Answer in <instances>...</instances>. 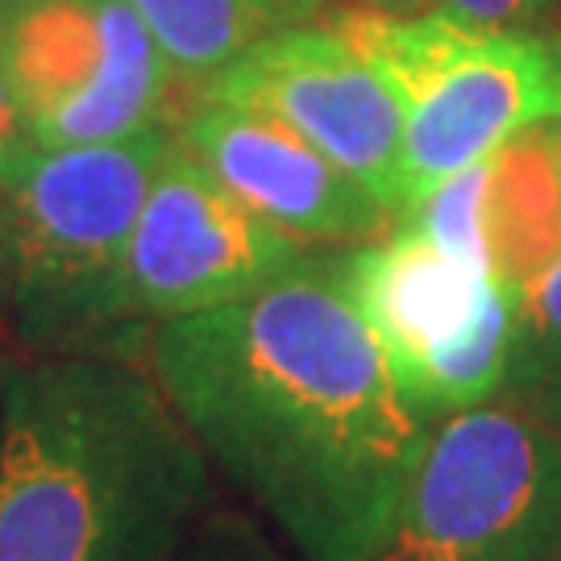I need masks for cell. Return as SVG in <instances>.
I'll return each instance as SVG.
<instances>
[{
  "label": "cell",
  "mask_w": 561,
  "mask_h": 561,
  "mask_svg": "<svg viewBox=\"0 0 561 561\" xmlns=\"http://www.w3.org/2000/svg\"><path fill=\"white\" fill-rule=\"evenodd\" d=\"M345 13H382V18H412L428 13V0H341Z\"/></svg>",
  "instance_id": "obj_19"
},
{
  "label": "cell",
  "mask_w": 561,
  "mask_h": 561,
  "mask_svg": "<svg viewBox=\"0 0 561 561\" xmlns=\"http://www.w3.org/2000/svg\"><path fill=\"white\" fill-rule=\"evenodd\" d=\"M18 337L13 329V254H9V229H4V201H0V345ZM4 358V354H0Z\"/></svg>",
  "instance_id": "obj_18"
},
{
  "label": "cell",
  "mask_w": 561,
  "mask_h": 561,
  "mask_svg": "<svg viewBox=\"0 0 561 561\" xmlns=\"http://www.w3.org/2000/svg\"><path fill=\"white\" fill-rule=\"evenodd\" d=\"M171 146V125L101 146H38L0 183L13 329L30 354L146 358L150 329L129 304V245Z\"/></svg>",
  "instance_id": "obj_3"
},
{
  "label": "cell",
  "mask_w": 561,
  "mask_h": 561,
  "mask_svg": "<svg viewBox=\"0 0 561 561\" xmlns=\"http://www.w3.org/2000/svg\"><path fill=\"white\" fill-rule=\"evenodd\" d=\"M213 461L129 358H0V561H175Z\"/></svg>",
  "instance_id": "obj_2"
},
{
  "label": "cell",
  "mask_w": 561,
  "mask_h": 561,
  "mask_svg": "<svg viewBox=\"0 0 561 561\" xmlns=\"http://www.w3.org/2000/svg\"><path fill=\"white\" fill-rule=\"evenodd\" d=\"M482 238L491 275L516 296L561 259V117L528 125L486 159Z\"/></svg>",
  "instance_id": "obj_11"
},
{
  "label": "cell",
  "mask_w": 561,
  "mask_h": 561,
  "mask_svg": "<svg viewBox=\"0 0 561 561\" xmlns=\"http://www.w3.org/2000/svg\"><path fill=\"white\" fill-rule=\"evenodd\" d=\"M375 561H561V433L507 403L437 421Z\"/></svg>",
  "instance_id": "obj_6"
},
{
  "label": "cell",
  "mask_w": 561,
  "mask_h": 561,
  "mask_svg": "<svg viewBox=\"0 0 561 561\" xmlns=\"http://www.w3.org/2000/svg\"><path fill=\"white\" fill-rule=\"evenodd\" d=\"M312 250L241 204L180 141L167 150L129 245V304L146 329L201 317L296 275Z\"/></svg>",
  "instance_id": "obj_9"
},
{
  "label": "cell",
  "mask_w": 561,
  "mask_h": 561,
  "mask_svg": "<svg viewBox=\"0 0 561 561\" xmlns=\"http://www.w3.org/2000/svg\"><path fill=\"white\" fill-rule=\"evenodd\" d=\"M159 42L171 76L204 83L259 42L317 25L329 0H129Z\"/></svg>",
  "instance_id": "obj_12"
},
{
  "label": "cell",
  "mask_w": 561,
  "mask_h": 561,
  "mask_svg": "<svg viewBox=\"0 0 561 561\" xmlns=\"http://www.w3.org/2000/svg\"><path fill=\"white\" fill-rule=\"evenodd\" d=\"M175 561H296L266 537L254 516L233 507H208Z\"/></svg>",
  "instance_id": "obj_15"
},
{
  "label": "cell",
  "mask_w": 561,
  "mask_h": 561,
  "mask_svg": "<svg viewBox=\"0 0 561 561\" xmlns=\"http://www.w3.org/2000/svg\"><path fill=\"white\" fill-rule=\"evenodd\" d=\"M549 0H428V13H442L461 25H486V30H520Z\"/></svg>",
  "instance_id": "obj_16"
},
{
  "label": "cell",
  "mask_w": 561,
  "mask_h": 561,
  "mask_svg": "<svg viewBox=\"0 0 561 561\" xmlns=\"http://www.w3.org/2000/svg\"><path fill=\"white\" fill-rule=\"evenodd\" d=\"M333 266L421 416L437 424L500 400L520 296L491 271L449 259L412 221L333 254Z\"/></svg>",
  "instance_id": "obj_5"
},
{
  "label": "cell",
  "mask_w": 561,
  "mask_h": 561,
  "mask_svg": "<svg viewBox=\"0 0 561 561\" xmlns=\"http://www.w3.org/2000/svg\"><path fill=\"white\" fill-rule=\"evenodd\" d=\"M146 370L300 561L379 558L433 421L400 391L333 254L259 296L154 324Z\"/></svg>",
  "instance_id": "obj_1"
},
{
  "label": "cell",
  "mask_w": 561,
  "mask_h": 561,
  "mask_svg": "<svg viewBox=\"0 0 561 561\" xmlns=\"http://www.w3.org/2000/svg\"><path fill=\"white\" fill-rule=\"evenodd\" d=\"M34 150H38V141H34L30 125L21 117V104H18V96H13L4 59H0V183L13 180L21 167L30 162Z\"/></svg>",
  "instance_id": "obj_17"
},
{
  "label": "cell",
  "mask_w": 561,
  "mask_h": 561,
  "mask_svg": "<svg viewBox=\"0 0 561 561\" xmlns=\"http://www.w3.org/2000/svg\"><path fill=\"white\" fill-rule=\"evenodd\" d=\"M482 192H486V162L470 167L442 183L437 192H428L412 213H403L400 221H412L424 238L449 259L491 271L486 262V238H482Z\"/></svg>",
  "instance_id": "obj_14"
},
{
  "label": "cell",
  "mask_w": 561,
  "mask_h": 561,
  "mask_svg": "<svg viewBox=\"0 0 561 561\" xmlns=\"http://www.w3.org/2000/svg\"><path fill=\"white\" fill-rule=\"evenodd\" d=\"M201 96L279 121L354 175L396 221L408 213L403 104L337 25H300L259 42L204 83Z\"/></svg>",
  "instance_id": "obj_8"
},
{
  "label": "cell",
  "mask_w": 561,
  "mask_h": 561,
  "mask_svg": "<svg viewBox=\"0 0 561 561\" xmlns=\"http://www.w3.org/2000/svg\"><path fill=\"white\" fill-rule=\"evenodd\" d=\"M0 59L38 146H101L167 125L175 76L129 0H38L0 21Z\"/></svg>",
  "instance_id": "obj_7"
},
{
  "label": "cell",
  "mask_w": 561,
  "mask_h": 561,
  "mask_svg": "<svg viewBox=\"0 0 561 561\" xmlns=\"http://www.w3.org/2000/svg\"><path fill=\"white\" fill-rule=\"evenodd\" d=\"M553 50H558V88H561V42L553 46Z\"/></svg>",
  "instance_id": "obj_21"
},
{
  "label": "cell",
  "mask_w": 561,
  "mask_h": 561,
  "mask_svg": "<svg viewBox=\"0 0 561 561\" xmlns=\"http://www.w3.org/2000/svg\"><path fill=\"white\" fill-rule=\"evenodd\" d=\"M175 141L300 245H362L396 225L354 175L254 108L196 96L175 125Z\"/></svg>",
  "instance_id": "obj_10"
},
{
  "label": "cell",
  "mask_w": 561,
  "mask_h": 561,
  "mask_svg": "<svg viewBox=\"0 0 561 561\" xmlns=\"http://www.w3.org/2000/svg\"><path fill=\"white\" fill-rule=\"evenodd\" d=\"M500 403L561 433V259L520 296L516 350Z\"/></svg>",
  "instance_id": "obj_13"
},
{
  "label": "cell",
  "mask_w": 561,
  "mask_h": 561,
  "mask_svg": "<svg viewBox=\"0 0 561 561\" xmlns=\"http://www.w3.org/2000/svg\"><path fill=\"white\" fill-rule=\"evenodd\" d=\"M30 4H38V0H0V21L18 18L21 9H30Z\"/></svg>",
  "instance_id": "obj_20"
},
{
  "label": "cell",
  "mask_w": 561,
  "mask_h": 561,
  "mask_svg": "<svg viewBox=\"0 0 561 561\" xmlns=\"http://www.w3.org/2000/svg\"><path fill=\"white\" fill-rule=\"evenodd\" d=\"M333 25L403 104L408 213L528 125L561 117L558 50L533 34L461 25L442 13H341Z\"/></svg>",
  "instance_id": "obj_4"
}]
</instances>
